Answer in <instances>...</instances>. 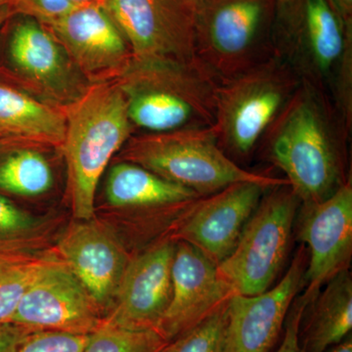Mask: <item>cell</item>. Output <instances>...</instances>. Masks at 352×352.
Wrapping results in <instances>:
<instances>
[{
    "instance_id": "obj_23",
    "label": "cell",
    "mask_w": 352,
    "mask_h": 352,
    "mask_svg": "<svg viewBox=\"0 0 352 352\" xmlns=\"http://www.w3.org/2000/svg\"><path fill=\"white\" fill-rule=\"evenodd\" d=\"M168 342L155 329L133 330L104 321L90 335L83 352H160Z\"/></svg>"
},
{
    "instance_id": "obj_16",
    "label": "cell",
    "mask_w": 352,
    "mask_h": 352,
    "mask_svg": "<svg viewBox=\"0 0 352 352\" xmlns=\"http://www.w3.org/2000/svg\"><path fill=\"white\" fill-rule=\"evenodd\" d=\"M307 265L303 247L276 286L259 295L230 298L226 352H270L283 330L289 308L305 286Z\"/></svg>"
},
{
    "instance_id": "obj_28",
    "label": "cell",
    "mask_w": 352,
    "mask_h": 352,
    "mask_svg": "<svg viewBox=\"0 0 352 352\" xmlns=\"http://www.w3.org/2000/svg\"><path fill=\"white\" fill-rule=\"evenodd\" d=\"M309 302L302 296H296L289 308L285 322V333L281 344L275 352H303L300 344V332L303 314Z\"/></svg>"
},
{
    "instance_id": "obj_20",
    "label": "cell",
    "mask_w": 352,
    "mask_h": 352,
    "mask_svg": "<svg viewBox=\"0 0 352 352\" xmlns=\"http://www.w3.org/2000/svg\"><path fill=\"white\" fill-rule=\"evenodd\" d=\"M109 204L119 208H187L201 196L131 162L116 164L106 184Z\"/></svg>"
},
{
    "instance_id": "obj_10",
    "label": "cell",
    "mask_w": 352,
    "mask_h": 352,
    "mask_svg": "<svg viewBox=\"0 0 352 352\" xmlns=\"http://www.w3.org/2000/svg\"><path fill=\"white\" fill-rule=\"evenodd\" d=\"M104 316L87 289L62 263L41 261L12 325L28 331H59L91 335Z\"/></svg>"
},
{
    "instance_id": "obj_22",
    "label": "cell",
    "mask_w": 352,
    "mask_h": 352,
    "mask_svg": "<svg viewBox=\"0 0 352 352\" xmlns=\"http://www.w3.org/2000/svg\"><path fill=\"white\" fill-rule=\"evenodd\" d=\"M53 173L43 154L31 149L13 152L0 163V190L24 197L50 191Z\"/></svg>"
},
{
    "instance_id": "obj_27",
    "label": "cell",
    "mask_w": 352,
    "mask_h": 352,
    "mask_svg": "<svg viewBox=\"0 0 352 352\" xmlns=\"http://www.w3.org/2000/svg\"><path fill=\"white\" fill-rule=\"evenodd\" d=\"M3 3L13 15L34 18L43 25L50 24L76 6L69 0H3Z\"/></svg>"
},
{
    "instance_id": "obj_32",
    "label": "cell",
    "mask_w": 352,
    "mask_h": 352,
    "mask_svg": "<svg viewBox=\"0 0 352 352\" xmlns=\"http://www.w3.org/2000/svg\"><path fill=\"white\" fill-rule=\"evenodd\" d=\"M326 352H352L351 336L349 335V337L346 338L342 342H340V344L330 347Z\"/></svg>"
},
{
    "instance_id": "obj_8",
    "label": "cell",
    "mask_w": 352,
    "mask_h": 352,
    "mask_svg": "<svg viewBox=\"0 0 352 352\" xmlns=\"http://www.w3.org/2000/svg\"><path fill=\"white\" fill-rule=\"evenodd\" d=\"M300 204L289 185L266 190L235 249L217 264L220 277L235 295H259L274 283L288 254Z\"/></svg>"
},
{
    "instance_id": "obj_11",
    "label": "cell",
    "mask_w": 352,
    "mask_h": 352,
    "mask_svg": "<svg viewBox=\"0 0 352 352\" xmlns=\"http://www.w3.org/2000/svg\"><path fill=\"white\" fill-rule=\"evenodd\" d=\"M45 25L92 85L117 80L131 66V48L104 2L76 6Z\"/></svg>"
},
{
    "instance_id": "obj_3",
    "label": "cell",
    "mask_w": 352,
    "mask_h": 352,
    "mask_svg": "<svg viewBox=\"0 0 352 352\" xmlns=\"http://www.w3.org/2000/svg\"><path fill=\"white\" fill-rule=\"evenodd\" d=\"M62 148L68 166L69 196L78 220L94 219L95 196L112 157L131 138L126 95L117 80L94 83L65 107Z\"/></svg>"
},
{
    "instance_id": "obj_7",
    "label": "cell",
    "mask_w": 352,
    "mask_h": 352,
    "mask_svg": "<svg viewBox=\"0 0 352 352\" xmlns=\"http://www.w3.org/2000/svg\"><path fill=\"white\" fill-rule=\"evenodd\" d=\"M300 83L276 56L219 82L214 129L227 156L251 155Z\"/></svg>"
},
{
    "instance_id": "obj_2",
    "label": "cell",
    "mask_w": 352,
    "mask_h": 352,
    "mask_svg": "<svg viewBox=\"0 0 352 352\" xmlns=\"http://www.w3.org/2000/svg\"><path fill=\"white\" fill-rule=\"evenodd\" d=\"M273 50L352 124V30L329 0H278Z\"/></svg>"
},
{
    "instance_id": "obj_12",
    "label": "cell",
    "mask_w": 352,
    "mask_h": 352,
    "mask_svg": "<svg viewBox=\"0 0 352 352\" xmlns=\"http://www.w3.org/2000/svg\"><path fill=\"white\" fill-rule=\"evenodd\" d=\"M298 239L308 250L307 289L302 296L310 303L329 280L349 270L352 254L351 178L325 200L302 206Z\"/></svg>"
},
{
    "instance_id": "obj_34",
    "label": "cell",
    "mask_w": 352,
    "mask_h": 352,
    "mask_svg": "<svg viewBox=\"0 0 352 352\" xmlns=\"http://www.w3.org/2000/svg\"><path fill=\"white\" fill-rule=\"evenodd\" d=\"M72 3L75 4V6H80V4H87V3H94V2H104L105 0H69Z\"/></svg>"
},
{
    "instance_id": "obj_24",
    "label": "cell",
    "mask_w": 352,
    "mask_h": 352,
    "mask_svg": "<svg viewBox=\"0 0 352 352\" xmlns=\"http://www.w3.org/2000/svg\"><path fill=\"white\" fill-rule=\"evenodd\" d=\"M39 263L41 261L0 254V326L12 324L16 310Z\"/></svg>"
},
{
    "instance_id": "obj_35",
    "label": "cell",
    "mask_w": 352,
    "mask_h": 352,
    "mask_svg": "<svg viewBox=\"0 0 352 352\" xmlns=\"http://www.w3.org/2000/svg\"><path fill=\"white\" fill-rule=\"evenodd\" d=\"M3 6H4L3 0H0V7Z\"/></svg>"
},
{
    "instance_id": "obj_26",
    "label": "cell",
    "mask_w": 352,
    "mask_h": 352,
    "mask_svg": "<svg viewBox=\"0 0 352 352\" xmlns=\"http://www.w3.org/2000/svg\"><path fill=\"white\" fill-rule=\"evenodd\" d=\"M89 337L59 331H34L25 336L17 352H83Z\"/></svg>"
},
{
    "instance_id": "obj_14",
    "label": "cell",
    "mask_w": 352,
    "mask_h": 352,
    "mask_svg": "<svg viewBox=\"0 0 352 352\" xmlns=\"http://www.w3.org/2000/svg\"><path fill=\"white\" fill-rule=\"evenodd\" d=\"M171 280L170 305L157 327L168 342L188 332L235 295L217 264L184 241H175Z\"/></svg>"
},
{
    "instance_id": "obj_13",
    "label": "cell",
    "mask_w": 352,
    "mask_h": 352,
    "mask_svg": "<svg viewBox=\"0 0 352 352\" xmlns=\"http://www.w3.org/2000/svg\"><path fill=\"white\" fill-rule=\"evenodd\" d=\"M8 52L14 69L51 104L67 107L89 87L50 29L34 18L23 16L14 25Z\"/></svg>"
},
{
    "instance_id": "obj_33",
    "label": "cell",
    "mask_w": 352,
    "mask_h": 352,
    "mask_svg": "<svg viewBox=\"0 0 352 352\" xmlns=\"http://www.w3.org/2000/svg\"><path fill=\"white\" fill-rule=\"evenodd\" d=\"M13 15V13L11 12L10 9L8 8L6 6H3L0 7V28L2 27V25L6 22L11 16Z\"/></svg>"
},
{
    "instance_id": "obj_21",
    "label": "cell",
    "mask_w": 352,
    "mask_h": 352,
    "mask_svg": "<svg viewBox=\"0 0 352 352\" xmlns=\"http://www.w3.org/2000/svg\"><path fill=\"white\" fill-rule=\"evenodd\" d=\"M309 303L302 333L303 352H326L351 335L352 330V279L349 270L340 271L324 285Z\"/></svg>"
},
{
    "instance_id": "obj_6",
    "label": "cell",
    "mask_w": 352,
    "mask_h": 352,
    "mask_svg": "<svg viewBox=\"0 0 352 352\" xmlns=\"http://www.w3.org/2000/svg\"><path fill=\"white\" fill-rule=\"evenodd\" d=\"M278 0H198L197 59L219 82L274 56Z\"/></svg>"
},
{
    "instance_id": "obj_17",
    "label": "cell",
    "mask_w": 352,
    "mask_h": 352,
    "mask_svg": "<svg viewBox=\"0 0 352 352\" xmlns=\"http://www.w3.org/2000/svg\"><path fill=\"white\" fill-rule=\"evenodd\" d=\"M58 248L64 263L105 319L115 305L131 261L120 240L108 226L91 219L69 227Z\"/></svg>"
},
{
    "instance_id": "obj_29",
    "label": "cell",
    "mask_w": 352,
    "mask_h": 352,
    "mask_svg": "<svg viewBox=\"0 0 352 352\" xmlns=\"http://www.w3.org/2000/svg\"><path fill=\"white\" fill-rule=\"evenodd\" d=\"M32 217L0 196V236L14 235L32 228Z\"/></svg>"
},
{
    "instance_id": "obj_19",
    "label": "cell",
    "mask_w": 352,
    "mask_h": 352,
    "mask_svg": "<svg viewBox=\"0 0 352 352\" xmlns=\"http://www.w3.org/2000/svg\"><path fill=\"white\" fill-rule=\"evenodd\" d=\"M65 108L0 82V140L62 147Z\"/></svg>"
},
{
    "instance_id": "obj_5",
    "label": "cell",
    "mask_w": 352,
    "mask_h": 352,
    "mask_svg": "<svg viewBox=\"0 0 352 352\" xmlns=\"http://www.w3.org/2000/svg\"><path fill=\"white\" fill-rule=\"evenodd\" d=\"M122 161L131 162L204 197L239 182L267 188L289 185L286 178L245 170L220 148L214 126L131 136Z\"/></svg>"
},
{
    "instance_id": "obj_31",
    "label": "cell",
    "mask_w": 352,
    "mask_h": 352,
    "mask_svg": "<svg viewBox=\"0 0 352 352\" xmlns=\"http://www.w3.org/2000/svg\"><path fill=\"white\" fill-rule=\"evenodd\" d=\"M336 12L349 29L352 30V0H329Z\"/></svg>"
},
{
    "instance_id": "obj_30",
    "label": "cell",
    "mask_w": 352,
    "mask_h": 352,
    "mask_svg": "<svg viewBox=\"0 0 352 352\" xmlns=\"http://www.w3.org/2000/svg\"><path fill=\"white\" fill-rule=\"evenodd\" d=\"M28 331L17 326H0V352H17L18 347Z\"/></svg>"
},
{
    "instance_id": "obj_4",
    "label": "cell",
    "mask_w": 352,
    "mask_h": 352,
    "mask_svg": "<svg viewBox=\"0 0 352 352\" xmlns=\"http://www.w3.org/2000/svg\"><path fill=\"white\" fill-rule=\"evenodd\" d=\"M117 80L133 126L157 133L214 126L219 82L200 62L132 60Z\"/></svg>"
},
{
    "instance_id": "obj_9",
    "label": "cell",
    "mask_w": 352,
    "mask_h": 352,
    "mask_svg": "<svg viewBox=\"0 0 352 352\" xmlns=\"http://www.w3.org/2000/svg\"><path fill=\"white\" fill-rule=\"evenodd\" d=\"M133 61L199 62L198 0H105Z\"/></svg>"
},
{
    "instance_id": "obj_15",
    "label": "cell",
    "mask_w": 352,
    "mask_h": 352,
    "mask_svg": "<svg viewBox=\"0 0 352 352\" xmlns=\"http://www.w3.org/2000/svg\"><path fill=\"white\" fill-rule=\"evenodd\" d=\"M258 183L239 182L194 201L183 217L175 241H184L215 264L228 258L266 190Z\"/></svg>"
},
{
    "instance_id": "obj_1",
    "label": "cell",
    "mask_w": 352,
    "mask_h": 352,
    "mask_svg": "<svg viewBox=\"0 0 352 352\" xmlns=\"http://www.w3.org/2000/svg\"><path fill=\"white\" fill-rule=\"evenodd\" d=\"M351 132L330 99L300 80L259 143L307 206L325 200L351 178L346 173Z\"/></svg>"
},
{
    "instance_id": "obj_18",
    "label": "cell",
    "mask_w": 352,
    "mask_h": 352,
    "mask_svg": "<svg viewBox=\"0 0 352 352\" xmlns=\"http://www.w3.org/2000/svg\"><path fill=\"white\" fill-rule=\"evenodd\" d=\"M175 252V241L166 240L131 259L104 321L133 330H157L170 302Z\"/></svg>"
},
{
    "instance_id": "obj_25",
    "label": "cell",
    "mask_w": 352,
    "mask_h": 352,
    "mask_svg": "<svg viewBox=\"0 0 352 352\" xmlns=\"http://www.w3.org/2000/svg\"><path fill=\"white\" fill-rule=\"evenodd\" d=\"M228 303L160 352H226Z\"/></svg>"
}]
</instances>
